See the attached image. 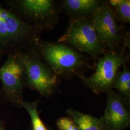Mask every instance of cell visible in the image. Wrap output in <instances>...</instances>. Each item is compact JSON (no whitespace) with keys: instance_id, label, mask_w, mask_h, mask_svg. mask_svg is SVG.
<instances>
[{"instance_id":"9a60e30c","label":"cell","mask_w":130,"mask_h":130,"mask_svg":"<svg viewBox=\"0 0 130 130\" xmlns=\"http://www.w3.org/2000/svg\"><path fill=\"white\" fill-rule=\"evenodd\" d=\"M56 125L58 130H79V128L69 117H62L56 121Z\"/></svg>"},{"instance_id":"30bf717a","label":"cell","mask_w":130,"mask_h":130,"mask_svg":"<svg viewBox=\"0 0 130 130\" xmlns=\"http://www.w3.org/2000/svg\"><path fill=\"white\" fill-rule=\"evenodd\" d=\"M105 1L63 0L60 2L61 9L70 18L92 19Z\"/></svg>"},{"instance_id":"5b68a950","label":"cell","mask_w":130,"mask_h":130,"mask_svg":"<svg viewBox=\"0 0 130 130\" xmlns=\"http://www.w3.org/2000/svg\"><path fill=\"white\" fill-rule=\"evenodd\" d=\"M125 48L126 47L121 46L114 50H107L104 55L98 58L93 74L88 77L84 75L78 77L86 87L96 95L113 90L115 76L129 58Z\"/></svg>"},{"instance_id":"5bb4252c","label":"cell","mask_w":130,"mask_h":130,"mask_svg":"<svg viewBox=\"0 0 130 130\" xmlns=\"http://www.w3.org/2000/svg\"><path fill=\"white\" fill-rule=\"evenodd\" d=\"M40 100L39 99L32 102L23 101L21 107L24 108L28 112L31 121L32 130H49L40 116L38 106Z\"/></svg>"},{"instance_id":"3957f363","label":"cell","mask_w":130,"mask_h":130,"mask_svg":"<svg viewBox=\"0 0 130 130\" xmlns=\"http://www.w3.org/2000/svg\"><path fill=\"white\" fill-rule=\"evenodd\" d=\"M8 9L41 32L54 29L59 21L60 2L54 0H6Z\"/></svg>"},{"instance_id":"e0dca14e","label":"cell","mask_w":130,"mask_h":130,"mask_svg":"<svg viewBox=\"0 0 130 130\" xmlns=\"http://www.w3.org/2000/svg\"><path fill=\"white\" fill-rule=\"evenodd\" d=\"M3 56H4V55H3V54H1V53H0V61L1 60V59H2V57H3Z\"/></svg>"},{"instance_id":"277c9868","label":"cell","mask_w":130,"mask_h":130,"mask_svg":"<svg viewBox=\"0 0 130 130\" xmlns=\"http://www.w3.org/2000/svg\"><path fill=\"white\" fill-rule=\"evenodd\" d=\"M25 69L24 86L49 98L56 93L60 78L42 60L33 46L19 52Z\"/></svg>"},{"instance_id":"2e32d148","label":"cell","mask_w":130,"mask_h":130,"mask_svg":"<svg viewBox=\"0 0 130 130\" xmlns=\"http://www.w3.org/2000/svg\"><path fill=\"white\" fill-rule=\"evenodd\" d=\"M0 130H6L5 128V122L0 119Z\"/></svg>"},{"instance_id":"ba28073f","label":"cell","mask_w":130,"mask_h":130,"mask_svg":"<svg viewBox=\"0 0 130 130\" xmlns=\"http://www.w3.org/2000/svg\"><path fill=\"white\" fill-rule=\"evenodd\" d=\"M93 27L107 50H114L121 46L130 48L128 34L123 32L111 7L105 1L92 18Z\"/></svg>"},{"instance_id":"9c48e42d","label":"cell","mask_w":130,"mask_h":130,"mask_svg":"<svg viewBox=\"0 0 130 130\" xmlns=\"http://www.w3.org/2000/svg\"><path fill=\"white\" fill-rule=\"evenodd\" d=\"M106 107L100 117L106 130H124L130 125V102L113 90L107 93Z\"/></svg>"},{"instance_id":"4fadbf2b","label":"cell","mask_w":130,"mask_h":130,"mask_svg":"<svg viewBox=\"0 0 130 130\" xmlns=\"http://www.w3.org/2000/svg\"><path fill=\"white\" fill-rule=\"evenodd\" d=\"M107 2L113 10L119 22L130 23V0H109Z\"/></svg>"},{"instance_id":"8992f818","label":"cell","mask_w":130,"mask_h":130,"mask_svg":"<svg viewBox=\"0 0 130 130\" xmlns=\"http://www.w3.org/2000/svg\"><path fill=\"white\" fill-rule=\"evenodd\" d=\"M94 59L104 55L107 49L93 27L92 19L70 18L64 34L58 40Z\"/></svg>"},{"instance_id":"52a82bcc","label":"cell","mask_w":130,"mask_h":130,"mask_svg":"<svg viewBox=\"0 0 130 130\" xmlns=\"http://www.w3.org/2000/svg\"><path fill=\"white\" fill-rule=\"evenodd\" d=\"M25 69L19 53L7 55L0 66V100L21 108L24 101Z\"/></svg>"},{"instance_id":"7a4b0ae2","label":"cell","mask_w":130,"mask_h":130,"mask_svg":"<svg viewBox=\"0 0 130 130\" xmlns=\"http://www.w3.org/2000/svg\"><path fill=\"white\" fill-rule=\"evenodd\" d=\"M42 32L26 22L0 2V53H19L33 46Z\"/></svg>"},{"instance_id":"7c38bea8","label":"cell","mask_w":130,"mask_h":130,"mask_svg":"<svg viewBox=\"0 0 130 130\" xmlns=\"http://www.w3.org/2000/svg\"><path fill=\"white\" fill-rule=\"evenodd\" d=\"M114 79L112 89H115L122 97L130 102V70L126 64L122 65Z\"/></svg>"},{"instance_id":"8fae6325","label":"cell","mask_w":130,"mask_h":130,"mask_svg":"<svg viewBox=\"0 0 130 130\" xmlns=\"http://www.w3.org/2000/svg\"><path fill=\"white\" fill-rule=\"evenodd\" d=\"M66 113L78 126L79 130H106L100 117L84 113L72 108H68Z\"/></svg>"},{"instance_id":"6da1fadb","label":"cell","mask_w":130,"mask_h":130,"mask_svg":"<svg viewBox=\"0 0 130 130\" xmlns=\"http://www.w3.org/2000/svg\"><path fill=\"white\" fill-rule=\"evenodd\" d=\"M33 47L59 78L70 79L75 76L83 75L91 68L88 57L61 42L43 41L40 38Z\"/></svg>"}]
</instances>
